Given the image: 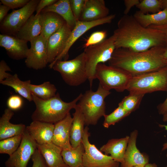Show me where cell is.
<instances>
[{
	"label": "cell",
	"instance_id": "obj_1",
	"mask_svg": "<svg viewBox=\"0 0 167 167\" xmlns=\"http://www.w3.org/2000/svg\"><path fill=\"white\" fill-rule=\"evenodd\" d=\"M116 49L123 48L132 51H146L157 46H166L162 33L158 30L142 26L133 15H124L113 32Z\"/></svg>",
	"mask_w": 167,
	"mask_h": 167
},
{
	"label": "cell",
	"instance_id": "obj_2",
	"mask_svg": "<svg viewBox=\"0 0 167 167\" xmlns=\"http://www.w3.org/2000/svg\"><path fill=\"white\" fill-rule=\"evenodd\" d=\"M167 48L166 46H157L140 52L116 49L109 65L122 69L132 76L156 71L167 66L163 58Z\"/></svg>",
	"mask_w": 167,
	"mask_h": 167
},
{
	"label": "cell",
	"instance_id": "obj_3",
	"mask_svg": "<svg viewBox=\"0 0 167 167\" xmlns=\"http://www.w3.org/2000/svg\"><path fill=\"white\" fill-rule=\"evenodd\" d=\"M82 93L72 101H63L58 93L47 100L39 98L32 93L36 108L31 116L32 121L55 124L65 118L70 111L75 109Z\"/></svg>",
	"mask_w": 167,
	"mask_h": 167
},
{
	"label": "cell",
	"instance_id": "obj_4",
	"mask_svg": "<svg viewBox=\"0 0 167 167\" xmlns=\"http://www.w3.org/2000/svg\"><path fill=\"white\" fill-rule=\"evenodd\" d=\"M111 93L99 84L97 90H87L81 96L77 105L84 118L85 125H95L105 114V99Z\"/></svg>",
	"mask_w": 167,
	"mask_h": 167
},
{
	"label": "cell",
	"instance_id": "obj_5",
	"mask_svg": "<svg viewBox=\"0 0 167 167\" xmlns=\"http://www.w3.org/2000/svg\"><path fill=\"white\" fill-rule=\"evenodd\" d=\"M115 37L113 34L101 42L84 49L86 67L88 80L91 87L95 79L96 66L99 63L109 61L116 49Z\"/></svg>",
	"mask_w": 167,
	"mask_h": 167
},
{
	"label": "cell",
	"instance_id": "obj_6",
	"mask_svg": "<svg viewBox=\"0 0 167 167\" xmlns=\"http://www.w3.org/2000/svg\"><path fill=\"white\" fill-rule=\"evenodd\" d=\"M126 90L144 94L167 92V66L156 71L132 76Z\"/></svg>",
	"mask_w": 167,
	"mask_h": 167
},
{
	"label": "cell",
	"instance_id": "obj_7",
	"mask_svg": "<svg viewBox=\"0 0 167 167\" xmlns=\"http://www.w3.org/2000/svg\"><path fill=\"white\" fill-rule=\"evenodd\" d=\"M52 68L58 72L64 81L70 86H79L88 80L84 52L72 59L56 61Z\"/></svg>",
	"mask_w": 167,
	"mask_h": 167
},
{
	"label": "cell",
	"instance_id": "obj_8",
	"mask_svg": "<svg viewBox=\"0 0 167 167\" xmlns=\"http://www.w3.org/2000/svg\"><path fill=\"white\" fill-rule=\"evenodd\" d=\"M132 75L119 68L107 65L103 63L96 66L95 79L105 89L110 91L113 89L118 92H122L127 89Z\"/></svg>",
	"mask_w": 167,
	"mask_h": 167
},
{
	"label": "cell",
	"instance_id": "obj_9",
	"mask_svg": "<svg viewBox=\"0 0 167 167\" xmlns=\"http://www.w3.org/2000/svg\"><path fill=\"white\" fill-rule=\"evenodd\" d=\"M88 126L84 127L82 143L85 149L82 160L83 167H119V163L102 153L89 140L90 135Z\"/></svg>",
	"mask_w": 167,
	"mask_h": 167
},
{
	"label": "cell",
	"instance_id": "obj_10",
	"mask_svg": "<svg viewBox=\"0 0 167 167\" xmlns=\"http://www.w3.org/2000/svg\"><path fill=\"white\" fill-rule=\"evenodd\" d=\"M40 0H31L20 9L14 10L1 22L0 28L4 34L15 36L35 11Z\"/></svg>",
	"mask_w": 167,
	"mask_h": 167
},
{
	"label": "cell",
	"instance_id": "obj_11",
	"mask_svg": "<svg viewBox=\"0 0 167 167\" xmlns=\"http://www.w3.org/2000/svg\"><path fill=\"white\" fill-rule=\"evenodd\" d=\"M115 16V14H112L102 19L92 21L85 22L78 20L71 31L64 49L54 61L49 64V67L51 68L53 64L58 61L62 60V59H64V60H67L68 58V52L70 48L76 41L86 32L99 25L110 23Z\"/></svg>",
	"mask_w": 167,
	"mask_h": 167
},
{
	"label": "cell",
	"instance_id": "obj_12",
	"mask_svg": "<svg viewBox=\"0 0 167 167\" xmlns=\"http://www.w3.org/2000/svg\"><path fill=\"white\" fill-rule=\"evenodd\" d=\"M37 145L26 130L23 134L19 146L5 161V167H27L29 160L37 148Z\"/></svg>",
	"mask_w": 167,
	"mask_h": 167
},
{
	"label": "cell",
	"instance_id": "obj_13",
	"mask_svg": "<svg viewBox=\"0 0 167 167\" xmlns=\"http://www.w3.org/2000/svg\"><path fill=\"white\" fill-rule=\"evenodd\" d=\"M47 42L41 34L30 42V48L25 61L28 67L38 70L46 66L48 63Z\"/></svg>",
	"mask_w": 167,
	"mask_h": 167
},
{
	"label": "cell",
	"instance_id": "obj_14",
	"mask_svg": "<svg viewBox=\"0 0 167 167\" xmlns=\"http://www.w3.org/2000/svg\"><path fill=\"white\" fill-rule=\"evenodd\" d=\"M72 30L66 22L60 29L48 39V61L49 64L53 62L64 49Z\"/></svg>",
	"mask_w": 167,
	"mask_h": 167
},
{
	"label": "cell",
	"instance_id": "obj_15",
	"mask_svg": "<svg viewBox=\"0 0 167 167\" xmlns=\"http://www.w3.org/2000/svg\"><path fill=\"white\" fill-rule=\"evenodd\" d=\"M138 134V131L136 130L131 133L123 161L121 163L120 167H144L149 163L148 156L145 153H141L137 147Z\"/></svg>",
	"mask_w": 167,
	"mask_h": 167
},
{
	"label": "cell",
	"instance_id": "obj_16",
	"mask_svg": "<svg viewBox=\"0 0 167 167\" xmlns=\"http://www.w3.org/2000/svg\"><path fill=\"white\" fill-rule=\"evenodd\" d=\"M27 41L15 36L0 35V46L5 49L8 56L14 59L26 58L29 49Z\"/></svg>",
	"mask_w": 167,
	"mask_h": 167
},
{
	"label": "cell",
	"instance_id": "obj_17",
	"mask_svg": "<svg viewBox=\"0 0 167 167\" xmlns=\"http://www.w3.org/2000/svg\"><path fill=\"white\" fill-rule=\"evenodd\" d=\"M73 118L70 112L63 119L54 124L52 143L62 149H70V131Z\"/></svg>",
	"mask_w": 167,
	"mask_h": 167
},
{
	"label": "cell",
	"instance_id": "obj_18",
	"mask_svg": "<svg viewBox=\"0 0 167 167\" xmlns=\"http://www.w3.org/2000/svg\"><path fill=\"white\" fill-rule=\"evenodd\" d=\"M54 124L32 121L26 130L38 145L52 143Z\"/></svg>",
	"mask_w": 167,
	"mask_h": 167
},
{
	"label": "cell",
	"instance_id": "obj_19",
	"mask_svg": "<svg viewBox=\"0 0 167 167\" xmlns=\"http://www.w3.org/2000/svg\"><path fill=\"white\" fill-rule=\"evenodd\" d=\"M109 9L104 0H86L79 20L90 22L102 19L109 15Z\"/></svg>",
	"mask_w": 167,
	"mask_h": 167
},
{
	"label": "cell",
	"instance_id": "obj_20",
	"mask_svg": "<svg viewBox=\"0 0 167 167\" xmlns=\"http://www.w3.org/2000/svg\"><path fill=\"white\" fill-rule=\"evenodd\" d=\"M14 113L8 108L6 109L0 118V140L23 134L26 126L24 124H14L10 122Z\"/></svg>",
	"mask_w": 167,
	"mask_h": 167
},
{
	"label": "cell",
	"instance_id": "obj_21",
	"mask_svg": "<svg viewBox=\"0 0 167 167\" xmlns=\"http://www.w3.org/2000/svg\"><path fill=\"white\" fill-rule=\"evenodd\" d=\"M129 138V136H126L110 139L100 148V150L106 155H110L114 161L121 163L123 161Z\"/></svg>",
	"mask_w": 167,
	"mask_h": 167
},
{
	"label": "cell",
	"instance_id": "obj_22",
	"mask_svg": "<svg viewBox=\"0 0 167 167\" xmlns=\"http://www.w3.org/2000/svg\"><path fill=\"white\" fill-rule=\"evenodd\" d=\"M42 30L41 14L33 15L20 28L15 36L27 42H30L41 34Z\"/></svg>",
	"mask_w": 167,
	"mask_h": 167
},
{
	"label": "cell",
	"instance_id": "obj_23",
	"mask_svg": "<svg viewBox=\"0 0 167 167\" xmlns=\"http://www.w3.org/2000/svg\"><path fill=\"white\" fill-rule=\"evenodd\" d=\"M37 148L49 167H69L63 161L62 149L53 143L37 144Z\"/></svg>",
	"mask_w": 167,
	"mask_h": 167
},
{
	"label": "cell",
	"instance_id": "obj_24",
	"mask_svg": "<svg viewBox=\"0 0 167 167\" xmlns=\"http://www.w3.org/2000/svg\"><path fill=\"white\" fill-rule=\"evenodd\" d=\"M42 30L41 34L48 40L49 37L58 31L66 22L57 13L51 12H41Z\"/></svg>",
	"mask_w": 167,
	"mask_h": 167
},
{
	"label": "cell",
	"instance_id": "obj_25",
	"mask_svg": "<svg viewBox=\"0 0 167 167\" xmlns=\"http://www.w3.org/2000/svg\"><path fill=\"white\" fill-rule=\"evenodd\" d=\"M54 12L59 15L72 30L78 21L72 12L70 0H57L54 3L45 7L41 12Z\"/></svg>",
	"mask_w": 167,
	"mask_h": 167
},
{
	"label": "cell",
	"instance_id": "obj_26",
	"mask_svg": "<svg viewBox=\"0 0 167 167\" xmlns=\"http://www.w3.org/2000/svg\"><path fill=\"white\" fill-rule=\"evenodd\" d=\"M74 109L70 131V141L73 148L77 147L82 143L85 125L84 115L77 104Z\"/></svg>",
	"mask_w": 167,
	"mask_h": 167
},
{
	"label": "cell",
	"instance_id": "obj_27",
	"mask_svg": "<svg viewBox=\"0 0 167 167\" xmlns=\"http://www.w3.org/2000/svg\"><path fill=\"white\" fill-rule=\"evenodd\" d=\"M133 16L138 22L145 28L152 25L162 26L167 24V9L151 14H144L138 11Z\"/></svg>",
	"mask_w": 167,
	"mask_h": 167
},
{
	"label": "cell",
	"instance_id": "obj_28",
	"mask_svg": "<svg viewBox=\"0 0 167 167\" xmlns=\"http://www.w3.org/2000/svg\"><path fill=\"white\" fill-rule=\"evenodd\" d=\"M3 85L10 87L20 96L29 101H33L32 93L29 88L31 84L30 80L22 81L17 74L12 75L8 78L0 82Z\"/></svg>",
	"mask_w": 167,
	"mask_h": 167
},
{
	"label": "cell",
	"instance_id": "obj_29",
	"mask_svg": "<svg viewBox=\"0 0 167 167\" xmlns=\"http://www.w3.org/2000/svg\"><path fill=\"white\" fill-rule=\"evenodd\" d=\"M84 152V148L82 142L76 147H72L70 149H62V155L64 162L69 167H80L82 165Z\"/></svg>",
	"mask_w": 167,
	"mask_h": 167
},
{
	"label": "cell",
	"instance_id": "obj_30",
	"mask_svg": "<svg viewBox=\"0 0 167 167\" xmlns=\"http://www.w3.org/2000/svg\"><path fill=\"white\" fill-rule=\"evenodd\" d=\"M29 88L31 93L44 100L49 99L57 94L55 86L49 81L45 82L39 85L30 84Z\"/></svg>",
	"mask_w": 167,
	"mask_h": 167
},
{
	"label": "cell",
	"instance_id": "obj_31",
	"mask_svg": "<svg viewBox=\"0 0 167 167\" xmlns=\"http://www.w3.org/2000/svg\"><path fill=\"white\" fill-rule=\"evenodd\" d=\"M145 94L129 92L118 104L126 111L131 113L138 109Z\"/></svg>",
	"mask_w": 167,
	"mask_h": 167
},
{
	"label": "cell",
	"instance_id": "obj_32",
	"mask_svg": "<svg viewBox=\"0 0 167 167\" xmlns=\"http://www.w3.org/2000/svg\"><path fill=\"white\" fill-rule=\"evenodd\" d=\"M23 134L0 140V153L7 154L9 156L13 154L20 144Z\"/></svg>",
	"mask_w": 167,
	"mask_h": 167
},
{
	"label": "cell",
	"instance_id": "obj_33",
	"mask_svg": "<svg viewBox=\"0 0 167 167\" xmlns=\"http://www.w3.org/2000/svg\"><path fill=\"white\" fill-rule=\"evenodd\" d=\"M130 114L126 111L121 105L118 104V107L113 112L104 116V120L103 125L104 127L108 128L111 125H114Z\"/></svg>",
	"mask_w": 167,
	"mask_h": 167
},
{
	"label": "cell",
	"instance_id": "obj_34",
	"mask_svg": "<svg viewBox=\"0 0 167 167\" xmlns=\"http://www.w3.org/2000/svg\"><path fill=\"white\" fill-rule=\"evenodd\" d=\"M163 0H142L136 6L144 14L157 13L162 11Z\"/></svg>",
	"mask_w": 167,
	"mask_h": 167
},
{
	"label": "cell",
	"instance_id": "obj_35",
	"mask_svg": "<svg viewBox=\"0 0 167 167\" xmlns=\"http://www.w3.org/2000/svg\"><path fill=\"white\" fill-rule=\"evenodd\" d=\"M107 35L105 30L97 31L92 33L86 40L84 47L85 48L97 44L104 40Z\"/></svg>",
	"mask_w": 167,
	"mask_h": 167
},
{
	"label": "cell",
	"instance_id": "obj_36",
	"mask_svg": "<svg viewBox=\"0 0 167 167\" xmlns=\"http://www.w3.org/2000/svg\"><path fill=\"white\" fill-rule=\"evenodd\" d=\"M86 0H70L72 12L77 20H79L83 11Z\"/></svg>",
	"mask_w": 167,
	"mask_h": 167
},
{
	"label": "cell",
	"instance_id": "obj_37",
	"mask_svg": "<svg viewBox=\"0 0 167 167\" xmlns=\"http://www.w3.org/2000/svg\"><path fill=\"white\" fill-rule=\"evenodd\" d=\"M23 104V101L22 98L20 96L16 95L10 96L6 102L8 108L13 111L20 109Z\"/></svg>",
	"mask_w": 167,
	"mask_h": 167
},
{
	"label": "cell",
	"instance_id": "obj_38",
	"mask_svg": "<svg viewBox=\"0 0 167 167\" xmlns=\"http://www.w3.org/2000/svg\"><path fill=\"white\" fill-rule=\"evenodd\" d=\"M31 159L32 162V167H49L37 148L32 155Z\"/></svg>",
	"mask_w": 167,
	"mask_h": 167
},
{
	"label": "cell",
	"instance_id": "obj_39",
	"mask_svg": "<svg viewBox=\"0 0 167 167\" xmlns=\"http://www.w3.org/2000/svg\"><path fill=\"white\" fill-rule=\"evenodd\" d=\"M29 0H1L3 5L8 6L10 9L22 8L26 5Z\"/></svg>",
	"mask_w": 167,
	"mask_h": 167
},
{
	"label": "cell",
	"instance_id": "obj_40",
	"mask_svg": "<svg viewBox=\"0 0 167 167\" xmlns=\"http://www.w3.org/2000/svg\"><path fill=\"white\" fill-rule=\"evenodd\" d=\"M8 71H11L10 68L4 61L1 60L0 62V82L11 75L7 72Z\"/></svg>",
	"mask_w": 167,
	"mask_h": 167
},
{
	"label": "cell",
	"instance_id": "obj_41",
	"mask_svg": "<svg viewBox=\"0 0 167 167\" xmlns=\"http://www.w3.org/2000/svg\"><path fill=\"white\" fill-rule=\"evenodd\" d=\"M57 1V0H41L40 1L36 9V15L40 14L41 11L44 8L54 3Z\"/></svg>",
	"mask_w": 167,
	"mask_h": 167
},
{
	"label": "cell",
	"instance_id": "obj_42",
	"mask_svg": "<svg viewBox=\"0 0 167 167\" xmlns=\"http://www.w3.org/2000/svg\"><path fill=\"white\" fill-rule=\"evenodd\" d=\"M140 1L139 0H124L125 8L124 11V15H128L131 8L136 6L139 4Z\"/></svg>",
	"mask_w": 167,
	"mask_h": 167
},
{
	"label": "cell",
	"instance_id": "obj_43",
	"mask_svg": "<svg viewBox=\"0 0 167 167\" xmlns=\"http://www.w3.org/2000/svg\"><path fill=\"white\" fill-rule=\"evenodd\" d=\"M148 28L157 29L160 31L164 36L167 47V24L162 26H155L152 25Z\"/></svg>",
	"mask_w": 167,
	"mask_h": 167
},
{
	"label": "cell",
	"instance_id": "obj_44",
	"mask_svg": "<svg viewBox=\"0 0 167 167\" xmlns=\"http://www.w3.org/2000/svg\"><path fill=\"white\" fill-rule=\"evenodd\" d=\"M157 109L160 114L163 115L167 113V96L163 103L158 105Z\"/></svg>",
	"mask_w": 167,
	"mask_h": 167
},
{
	"label": "cell",
	"instance_id": "obj_45",
	"mask_svg": "<svg viewBox=\"0 0 167 167\" xmlns=\"http://www.w3.org/2000/svg\"><path fill=\"white\" fill-rule=\"evenodd\" d=\"M11 9L7 6L2 5L0 6V22H2L8 12Z\"/></svg>",
	"mask_w": 167,
	"mask_h": 167
},
{
	"label": "cell",
	"instance_id": "obj_46",
	"mask_svg": "<svg viewBox=\"0 0 167 167\" xmlns=\"http://www.w3.org/2000/svg\"><path fill=\"white\" fill-rule=\"evenodd\" d=\"M159 126L160 127L164 128L165 130L167 131V125H165L159 124ZM166 150H167V142L163 144L162 148V151H164Z\"/></svg>",
	"mask_w": 167,
	"mask_h": 167
},
{
	"label": "cell",
	"instance_id": "obj_47",
	"mask_svg": "<svg viewBox=\"0 0 167 167\" xmlns=\"http://www.w3.org/2000/svg\"><path fill=\"white\" fill-rule=\"evenodd\" d=\"M163 58L165 62L167 65V48L164 53Z\"/></svg>",
	"mask_w": 167,
	"mask_h": 167
},
{
	"label": "cell",
	"instance_id": "obj_48",
	"mask_svg": "<svg viewBox=\"0 0 167 167\" xmlns=\"http://www.w3.org/2000/svg\"><path fill=\"white\" fill-rule=\"evenodd\" d=\"M144 167H158L157 165L155 163L147 164Z\"/></svg>",
	"mask_w": 167,
	"mask_h": 167
},
{
	"label": "cell",
	"instance_id": "obj_49",
	"mask_svg": "<svg viewBox=\"0 0 167 167\" xmlns=\"http://www.w3.org/2000/svg\"><path fill=\"white\" fill-rule=\"evenodd\" d=\"M162 8L163 10L167 9V0H163Z\"/></svg>",
	"mask_w": 167,
	"mask_h": 167
},
{
	"label": "cell",
	"instance_id": "obj_50",
	"mask_svg": "<svg viewBox=\"0 0 167 167\" xmlns=\"http://www.w3.org/2000/svg\"><path fill=\"white\" fill-rule=\"evenodd\" d=\"M162 120L164 122H167V113L163 115Z\"/></svg>",
	"mask_w": 167,
	"mask_h": 167
},
{
	"label": "cell",
	"instance_id": "obj_51",
	"mask_svg": "<svg viewBox=\"0 0 167 167\" xmlns=\"http://www.w3.org/2000/svg\"><path fill=\"white\" fill-rule=\"evenodd\" d=\"M131 167H141L136 166H132Z\"/></svg>",
	"mask_w": 167,
	"mask_h": 167
},
{
	"label": "cell",
	"instance_id": "obj_52",
	"mask_svg": "<svg viewBox=\"0 0 167 167\" xmlns=\"http://www.w3.org/2000/svg\"><path fill=\"white\" fill-rule=\"evenodd\" d=\"M166 157H167V152L166 154Z\"/></svg>",
	"mask_w": 167,
	"mask_h": 167
},
{
	"label": "cell",
	"instance_id": "obj_53",
	"mask_svg": "<svg viewBox=\"0 0 167 167\" xmlns=\"http://www.w3.org/2000/svg\"><path fill=\"white\" fill-rule=\"evenodd\" d=\"M80 167H83V166L82 165V166H80Z\"/></svg>",
	"mask_w": 167,
	"mask_h": 167
},
{
	"label": "cell",
	"instance_id": "obj_54",
	"mask_svg": "<svg viewBox=\"0 0 167 167\" xmlns=\"http://www.w3.org/2000/svg\"><path fill=\"white\" fill-rule=\"evenodd\" d=\"M166 167H167V166H166Z\"/></svg>",
	"mask_w": 167,
	"mask_h": 167
}]
</instances>
